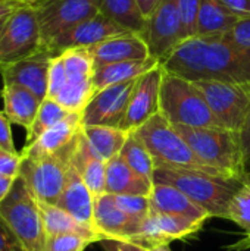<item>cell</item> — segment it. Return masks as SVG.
I'll list each match as a JSON object with an SVG mask.
<instances>
[{"label":"cell","mask_w":250,"mask_h":251,"mask_svg":"<svg viewBox=\"0 0 250 251\" xmlns=\"http://www.w3.org/2000/svg\"><path fill=\"white\" fill-rule=\"evenodd\" d=\"M162 66L189 81H221L250 88V51L231 44L224 34L184 40Z\"/></svg>","instance_id":"1"},{"label":"cell","mask_w":250,"mask_h":251,"mask_svg":"<svg viewBox=\"0 0 250 251\" xmlns=\"http://www.w3.org/2000/svg\"><path fill=\"white\" fill-rule=\"evenodd\" d=\"M153 184L172 185L190 197L196 204L203 207L211 218L225 219L230 201L245 181L190 171L156 168L153 174Z\"/></svg>","instance_id":"2"},{"label":"cell","mask_w":250,"mask_h":251,"mask_svg":"<svg viewBox=\"0 0 250 251\" xmlns=\"http://www.w3.org/2000/svg\"><path fill=\"white\" fill-rule=\"evenodd\" d=\"M134 134L141 140V143L153 156L156 168H169L178 171L208 174L214 176H227L225 174L199 160L190 146L177 132L174 125L169 124L168 119L161 113L149 119L143 126L134 131Z\"/></svg>","instance_id":"3"},{"label":"cell","mask_w":250,"mask_h":251,"mask_svg":"<svg viewBox=\"0 0 250 251\" xmlns=\"http://www.w3.org/2000/svg\"><path fill=\"white\" fill-rule=\"evenodd\" d=\"M205 165L246 182V162L240 134L225 128H193L174 125Z\"/></svg>","instance_id":"4"},{"label":"cell","mask_w":250,"mask_h":251,"mask_svg":"<svg viewBox=\"0 0 250 251\" xmlns=\"http://www.w3.org/2000/svg\"><path fill=\"white\" fill-rule=\"evenodd\" d=\"M159 113L172 125L221 128L196 84L167 71L161 85Z\"/></svg>","instance_id":"5"},{"label":"cell","mask_w":250,"mask_h":251,"mask_svg":"<svg viewBox=\"0 0 250 251\" xmlns=\"http://www.w3.org/2000/svg\"><path fill=\"white\" fill-rule=\"evenodd\" d=\"M0 219L10 229L22 250L47 251V235L37 200L19 176L0 204Z\"/></svg>","instance_id":"6"},{"label":"cell","mask_w":250,"mask_h":251,"mask_svg":"<svg viewBox=\"0 0 250 251\" xmlns=\"http://www.w3.org/2000/svg\"><path fill=\"white\" fill-rule=\"evenodd\" d=\"M75 138L65 149L50 156L29 157L22 154L24 159L19 169V178L25 182L37 201L47 204L57 203L71 169Z\"/></svg>","instance_id":"7"},{"label":"cell","mask_w":250,"mask_h":251,"mask_svg":"<svg viewBox=\"0 0 250 251\" xmlns=\"http://www.w3.org/2000/svg\"><path fill=\"white\" fill-rule=\"evenodd\" d=\"M43 49L37 10L32 3H28L6 19L0 34V65L31 57Z\"/></svg>","instance_id":"8"},{"label":"cell","mask_w":250,"mask_h":251,"mask_svg":"<svg viewBox=\"0 0 250 251\" xmlns=\"http://www.w3.org/2000/svg\"><path fill=\"white\" fill-rule=\"evenodd\" d=\"M193 82L203 94L220 126L240 132L249 110L250 88L221 81Z\"/></svg>","instance_id":"9"},{"label":"cell","mask_w":250,"mask_h":251,"mask_svg":"<svg viewBox=\"0 0 250 251\" xmlns=\"http://www.w3.org/2000/svg\"><path fill=\"white\" fill-rule=\"evenodd\" d=\"M150 56L164 63L184 41V29L177 0H162L146 19L141 32Z\"/></svg>","instance_id":"10"},{"label":"cell","mask_w":250,"mask_h":251,"mask_svg":"<svg viewBox=\"0 0 250 251\" xmlns=\"http://www.w3.org/2000/svg\"><path fill=\"white\" fill-rule=\"evenodd\" d=\"M32 4L44 49L62 32L99 13V0H40Z\"/></svg>","instance_id":"11"},{"label":"cell","mask_w":250,"mask_h":251,"mask_svg":"<svg viewBox=\"0 0 250 251\" xmlns=\"http://www.w3.org/2000/svg\"><path fill=\"white\" fill-rule=\"evenodd\" d=\"M164 74L165 69L161 63L136 81L125 118L119 126L121 129L127 132H134L159 113L161 85Z\"/></svg>","instance_id":"12"},{"label":"cell","mask_w":250,"mask_h":251,"mask_svg":"<svg viewBox=\"0 0 250 251\" xmlns=\"http://www.w3.org/2000/svg\"><path fill=\"white\" fill-rule=\"evenodd\" d=\"M136 81L111 85L96 91L83 112V125L119 128L125 118Z\"/></svg>","instance_id":"13"},{"label":"cell","mask_w":250,"mask_h":251,"mask_svg":"<svg viewBox=\"0 0 250 251\" xmlns=\"http://www.w3.org/2000/svg\"><path fill=\"white\" fill-rule=\"evenodd\" d=\"M128 32L118 24L102 15L100 12L78 25L69 28L68 31L57 35L46 49L53 54L59 56L71 49H90L103 43L108 38Z\"/></svg>","instance_id":"14"},{"label":"cell","mask_w":250,"mask_h":251,"mask_svg":"<svg viewBox=\"0 0 250 251\" xmlns=\"http://www.w3.org/2000/svg\"><path fill=\"white\" fill-rule=\"evenodd\" d=\"M143 222L124 213L112 194L105 193L94 199L93 224L103 241L128 244L139 235Z\"/></svg>","instance_id":"15"},{"label":"cell","mask_w":250,"mask_h":251,"mask_svg":"<svg viewBox=\"0 0 250 251\" xmlns=\"http://www.w3.org/2000/svg\"><path fill=\"white\" fill-rule=\"evenodd\" d=\"M55 56L43 49L40 53L13 62L7 65H0V75L3 84H13L24 87L34 93L40 100L47 99L49 88V68Z\"/></svg>","instance_id":"16"},{"label":"cell","mask_w":250,"mask_h":251,"mask_svg":"<svg viewBox=\"0 0 250 251\" xmlns=\"http://www.w3.org/2000/svg\"><path fill=\"white\" fill-rule=\"evenodd\" d=\"M88 50L93 56L96 69L116 62L150 57V51L144 38L137 32H124L115 35L97 46L90 47Z\"/></svg>","instance_id":"17"},{"label":"cell","mask_w":250,"mask_h":251,"mask_svg":"<svg viewBox=\"0 0 250 251\" xmlns=\"http://www.w3.org/2000/svg\"><path fill=\"white\" fill-rule=\"evenodd\" d=\"M83 126V113H69L63 121L44 131L32 144L25 146L21 151L24 156L41 157L50 156L65 149L77 137Z\"/></svg>","instance_id":"18"},{"label":"cell","mask_w":250,"mask_h":251,"mask_svg":"<svg viewBox=\"0 0 250 251\" xmlns=\"http://www.w3.org/2000/svg\"><path fill=\"white\" fill-rule=\"evenodd\" d=\"M149 199L152 201V207L162 213L183 216L194 222H206L211 218L203 207L196 204L190 197L172 185L153 184Z\"/></svg>","instance_id":"19"},{"label":"cell","mask_w":250,"mask_h":251,"mask_svg":"<svg viewBox=\"0 0 250 251\" xmlns=\"http://www.w3.org/2000/svg\"><path fill=\"white\" fill-rule=\"evenodd\" d=\"M56 206L63 209L65 212H68L71 216H74L81 224H85L94 229V224H93L94 197L72 165L68 172L65 188H63Z\"/></svg>","instance_id":"20"},{"label":"cell","mask_w":250,"mask_h":251,"mask_svg":"<svg viewBox=\"0 0 250 251\" xmlns=\"http://www.w3.org/2000/svg\"><path fill=\"white\" fill-rule=\"evenodd\" d=\"M153 182L131 169L118 154L106 162V193L112 196H150Z\"/></svg>","instance_id":"21"},{"label":"cell","mask_w":250,"mask_h":251,"mask_svg":"<svg viewBox=\"0 0 250 251\" xmlns=\"http://www.w3.org/2000/svg\"><path fill=\"white\" fill-rule=\"evenodd\" d=\"M71 165L77 169L94 199L106 193V162L93 154L81 129L75 138Z\"/></svg>","instance_id":"22"},{"label":"cell","mask_w":250,"mask_h":251,"mask_svg":"<svg viewBox=\"0 0 250 251\" xmlns=\"http://www.w3.org/2000/svg\"><path fill=\"white\" fill-rule=\"evenodd\" d=\"M1 100L3 113L7 119L15 125L22 126L25 131L31 128L43 101L29 90L13 84H3Z\"/></svg>","instance_id":"23"},{"label":"cell","mask_w":250,"mask_h":251,"mask_svg":"<svg viewBox=\"0 0 250 251\" xmlns=\"http://www.w3.org/2000/svg\"><path fill=\"white\" fill-rule=\"evenodd\" d=\"M37 204L47 238L57 235H80L90 240L91 243H103L102 237L91 226L81 224L56 204H47L41 201H37Z\"/></svg>","instance_id":"24"},{"label":"cell","mask_w":250,"mask_h":251,"mask_svg":"<svg viewBox=\"0 0 250 251\" xmlns=\"http://www.w3.org/2000/svg\"><path fill=\"white\" fill-rule=\"evenodd\" d=\"M161 65V62L155 57L147 59H137V60H125V62H116L111 65H105L102 68H97L93 75V84L96 91L103 90L111 85L136 81L140 76H143L146 72L152 71Z\"/></svg>","instance_id":"25"},{"label":"cell","mask_w":250,"mask_h":251,"mask_svg":"<svg viewBox=\"0 0 250 251\" xmlns=\"http://www.w3.org/2000/svg\"><path fill=\"white\" fill-rule=\"evenodd\" d=\"M81 134L88 144L93 154L103 162L111 160L118 156L130 137L131 132H127L121 128L102 126V125H83Z\"/></svg>","instance_id":"26"},{"label":"cell","mask_w":250,"mask_h":251,"mask_svg":"<svg viewBox=\"0 0 250 251\" xmlns=\"http://www.w3.org/2000/svg\"><path fill=\"white\" fill-rule=\"evenodd\" d=\"M240 16L233 13L222 0H200L197 35L225 34Z\"/></svg>","instance_id":"27"},{"label":"cell","mask_w":250,"mask_h":251,"mask_svg":"<svg viewBox=\"0 0 250 251\" xmlns=\"http://www.w3.org/2000/svg\"><path fill=\"white\" fill-rule=\"evenodd\" d=\"M99 12L128 32L144 31L146 16L136 0H99Z\"/></svg>","instance_id":"28"},{"label":"cell","mask_w":250,"mask_h":251,"mask_svg":"<svg viewBox=\"0 0 250 251\" xmlns=\"http://www.w3.org/2000/svg\"><path fill=\"white\" fill-rule=\"evenodd\" d=\"M94 94L93 79H66L65 87L55 100L71 113H83Z\"/></svg>","instance_id":"29"},{"label":"cell","mask_w":250,"mask_h":251,"mask_svg":"<svg viewBox=\"0 0 250 251\" xmlns=\"http://www.w3.org/2000/svg\"><path fill=\"white\" fill-rule=\"evenodd\" d=\"M119 156L127 162V165L131 169H134L137 174L153 182V174L156 169L155 159L147 150V147L141 143V140L134 132H131L130 137L127 138Z\"/></svg>","instance_id":"30"},{"label":"cell","mask_w":250,"mask_h":251,"mask_svg":"<svg viewBox=\"0 0 250 251\" xmlns=\"http://www.w3.org/2000/svg\"><path fill=\"white\" fill-rule=\"evenodd\" d=\"M71 112H68L62 104H59L55 99H44L40 104L38 113L31 125V128L27 131V141L25 146L32 144L44 131L56 125L57 122L63 121Z\"/></svg>","instance_id":"31"},{"label":"cell","mask_w":250,"mask_h":251,"mask_svg":"<svg viewBox=\"0 0 250 251\" xmlns=\"http://www.w3.org/2000/svg\"><path fill=\"white\" fill-rule=\"evenodd\" d=\"M68 79H93L94 60L88 49H71L59 54Z\"/></svg>","instance_id":"32"},{"label":"cell","mask_w":250,"mask_h":251,"mask_svg":"<svg viewBox=\"0 0 250 251\" xmlns=\"http://www.w3.org/2000/svg\"><path fill=\"white\" fill-rule=\"evenodd\" d=\"M250 234V182H245L230 201L227 218Z\"/></svg>","instance_id":"33"},{"label":"cell","mask_w":250,"mask_h":251,"mask_svg":"<svg viewBox=\"0 0 250 251\" xmlns=\"http://www.w3.org/2000/svg\"><path fill=\"white\" fill-rule=\"evenodd\" d=\"M116 206L128 216L144 221L152 212V201L149 196H113Z\"/></svg>","instance_id":"34"},{"label":"cell","mask_w":250,"mask_h":251,"mask_svg":"<svg viewBox=\"0 0 250 251\" xmlns=\"http://www.w3.org/2000/svg\"><path fill=\"white\" fill-rule=\"evenodd\" d=\"M177 6H178L181 22H183L184 40L196 37L200 0H177Z\"/></svg>","instance_id":"35"},{"label":"cell","mask_w":250,"mask_h":251,"mask_svg":"<svg viewBox=\"0 0 250 251\" xmlns=\"http://www.w3.org/2000/svg\"><path fill=\"white\" fill-rule=\"evenodd\" d=\"M224 35L231 44H234L240 50L250 51V15L239 18L237 22Z\"/></svg>","instance_id":"36"},{"label":"cell","mask_w":250,"mask_h":251,"mask_svg":"<svg viewBox=\"0 0 250 251\" xmlns=\"http://www.w3.org/2000/svg\"><path fill=\"white\" fill-rule=\"evenodd\" d=\"M93 244L80 235H57L47 238V251H84Z\"/></svg>","instance_id":"37"},{"label":"cell","mask_w":250,"mask_h":251,"mask_svg":"<svg viewBox=\"0 0 250 251\" xmlns=\"http://www.w3.org/2000/svg\"><path fill=\"white\" fill-rule=\"evenodd\" d=\"M66 71L62 62L60 56H55L50 62L49 68V88H47V97L56 99V96L60 93V90L66 84Z\"/></svg>","instance_id":"38"},{"label":"cell","mask_w":250,"mask_h":251,"mask_svg":"<svg viewBox=\"0 0 250 251\" xmlns=\"http://www.w3.org/2000/svg\"><path fill=\"white\" fill-rule=\"evenodd\" d=\"M22 159L24 156L21 151H7L0 149V176L18 178Z\"/></svg>","instance_id":"39"},{"label":"cell","mask_w":250,"mask_h":251,"mask_svg":"<svg viewBox=\"0 0 250 251\" xmlns=\"http://www.w3.org/2000/svg\"><path fill=\"white\" fill-rule=\"evenodd\" d=\"M0 149L7 151H18L12 137V122L0 110Z\"/></svg>","instance_id":"40"},{"label":"cell","mask_w":250,"mask_h":251,"mask_svg":"<svg viewBox=\"0 0 250 251\" xmlns=\"http://www.w3.org/2000/svg\"><path fill=\"white\" fill-rule=\"evenodd\" d=\"M18 241L6 226V224L0 219V251H15L18 247Z\"/></svg>","instance_id":"41"},{"label":"cell","mask_w":250,"mask_h":251,"mask_svg":"<svg viewBox=\"0 0 250 251\" xmlns=\"http://www.w3.org/2000/svg\"><path fill=\"white\" fill-rule=\"evenodd\" d=\"M240 141H242V149H243V156H245V162H250V104L245 124L240 129Z\"/></svg>","instance_id":"42"},{"label":"cell","mask_w":250,"mask_h":251,"mask_svg":"<svg viewBox=\"0 0 250 251\" xmlns=\"http://www.w3.org/2000/svg\"><path fill=\"white\" fill-rule=\"evenodd\" d=\"M27 4L28 1H22V0H0V21L7 19L12 13H15L18 9Z\"/></svg>","instance_id":"43"},{"label":"cell","mask_w":250,"mask_h":251,"mask_svg":"<svg viewBox=\"0 0 250 251\" xmlns=\"http://www.w3.org/2000/svg\"><path fill=\"white\" fill-rule=\"evenodd\" d=\"M222 3L240 18L250 15V0H222Z\"/></svg>","instance_id":"44"},{"label":"cell","mask_w":250,"mask_h":251,"mask_svg":"<svg viewBox=\"0 0 250 251\" xmlns=\"http://www.w3.org/2000/svg\"><path fill=\"white\" fill-rule=\"evenodd\" d=\"M16 178H6V176H0V204L6 200V197L9 196L13 184H15Z\"/></svg>","instance_id":"45"},{"label":"cell","mask_w":250,"mask_h":251,"mask_svg":"<svg viewBox=\"0 0 250 251\" xmlns=\"http://www.w3.org/2000/svg\"><path fill=\"white\" fill-rule=\"evenodd\" d=\"M141 13L146 16V19L152 15V12L158 7V4L162 1V0H136Z\"/></svg>","instance_id":"46"},{"label":"cell","mask_w":250,"mask_h":251,"mask_svg":"<svg viewBox=\"0 0 250 251\" xmlns=\"http://www.w3.org/2000/svg\"><path fill=\"white\" fill-rule=\"evenodd\" d=\"M250 249V234H248L245 238H242L240 241H237L236 244H231V246H227L225 250L230 251H245Z\"/></svg>","instance_id":"47"},{"label":"cell","mask_w":250,"mask_h":251,"mask_svg":"<svg viewBox=\"0 0 250 251\" xmlns=\"http://www.w3.org/2000/svg\"><path fill=\"white\" fill-rule=\"evenodd\" d=\"M103 249L106 251H125L124 247L121 246V243H115V241H103Z\"/></svg>","instance_id":"48"},{"label":"cell","mask_w":250,"mask_h":251,"mask_svg":"<svg viewBox=\"0 0 250 251\" xmlns=\"http://www.w3.org/2000/svg\"><path fill=\"white\" fill-rule=\"evenodd\" d=\"M121 246L124 247L125 251H147V249H144V247H141L139 244H122L121 243Z\"/></svg>","instance_id":"49"},{"label":"cell","mask_w":250,"mask_h":251,"mask_svg":"<svg viewBox=\"0 0 250 251\" xmlns=\"http://www.w3.org/2000/svg\"><path fill=\"white\" fill-rule=\"evenodd\" d=\"M147 251H171V249H169V244H162V246L150 247V249H147Z\"/></svg>","instance_id":"50"},{"label":"cell","mask_w":250,"mask_h":251,"mask_svg":"<svg viewBox=\"0 0 250 251\" xmlns=\"http://www.w3.org/2000/svg\"><path fill=\"white\" fill-rule=\"evenodd\" d=\"M246 182H250V162L246 163Z\"/></svg>","instance_id":"51"},{"label":"cell","mask_w":250,"mask_h":251,"mask_svg":"<svg viewBox=\"0 0 250 251\" xmlns=\"http://www.w3.org/2000/svg\"><path fill=\"white\" fill-rule=\"evenodd\" d=\"M4 24H6V19H4V21H0V34H1V31H3V28H4Z\"/></svg>","instance_id":"52"},{"label":"cell","mask_w":250,"mask_h":251,"mask_svg":"<svg viewBox=\"0 0 250 251\" xmlns=\"http://www.w3.org/2000/svg\"><path fill=\"white\" fill-rule=\"evenodd\" d=\"M22 1H28V3H35V1H40V0H22Z\"/></svg>","instance_id":"53"},{"label":"cell","mask_w":250,"mask_h":251,"mask_svg":"<svg viewBox=\"0 0 250 251\" xmlns=\"http://www.w3.org/2000/svg\"><path fill=\"white\" fill-rule=\"evenodd\" d=\"M15 251H24V250H22V249H21V246H18V247H16V249H15Z\"/></svg>","instance_id":"54"},{"label":"cell","mask_w":250,"mask_h":251,"mask_svg":"<svg viewBox=\"0 0 250 251\" xmlns=\"http://www.w3.org/2000/svg\"><path fill=\"white\" fill-rule=\"evenodd\" d=\"M0 97H1V90H0Z\"/></svg>","instance_id":"55"}]
</instances>
